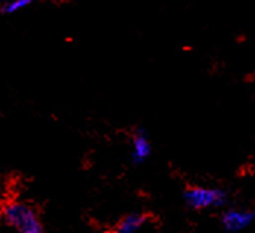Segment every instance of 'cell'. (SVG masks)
Returning a JSON list of instances; mask_svg holds the SVG:
<instances>
[{"label":"cell","instance_id":"6da1fadb","mask_svg":"<svg viewBox=\"0 0 255 233\" xmlns=\"http://www.w3.org/2000/svg\"><path fill=\"white\" fill-rule=\"evenodd\" d=\"M1 223L18 233H44V222L38 210L25 201H7L0 208Z\"/></svg>","mask_w":255,"mask_h":233},{"label":"cell","instance_id":"3957f363","mask_svg":"<svg viewBox=\"0 0 255 233\" xmlns=\"http://www.w3.org/2000/svg\"><path fill=\"white\" fill-rule=\"evenodd\" d=\"M153 150V141L148 130L142 125L133 126L130 130V163L136 167L144 166L151 158Z\"/></svg>","mask_w":255,"mask_h":233},{"label":"cell","instance_id":"277c9868","mask_svg":"<svg viewBox=\"0 0 255 233\" xmlns=\"http://www.w3.org/2000/svg\"><path fill=\"white\" fill-rule=\"evenodd\" d=\"M255 222V210L244 207H225L220 213V225L228 233L245 231Z\"/></svg>","mask_w":255,"mask_h":233},{"label":"cell","instance_id":"7a4b0ae2","mask_svg":"<svg viewBox=\"0 0 255 233\" xmlns=\"http://www.w3.org/2000/svg\"><path fill=\"white\" fill-rule=\"evenodd\" d=\"M182 200L186 208L192 211L223 210L230 204V194L223 188L188 185L182 192Z\"/></svg>","mask_w":255,"mask_h":233},{"label":"cell","instance_id":"8992f818","mask_svg":"<svg viewBox=\"0 0 255 233\" xmlns=\"http://www.w3.org/2000/svg\"><path fill=\"white\" fill-rule=\"evenodd\" d=\"M37 0H1L0 1V15L9 16L18 12H22L31 7Z\"/></svg>","mask_w":255,"mask_h":233},{"label":"cell","instance_id":"5b68a950","mask_svg":"<svg viewBox=\"0 0 255 233\" xmlns=\"http://www.w3.org/2000/svg\"><path fill=\"white\" fill-rule=\"evenodd\" d=\"M150 214L147 213H139V211H133V213H128L127 216H124L115 226V232L116 233H135L141 231L142 228H145L150 222Z\"/></svg>","mask_w":255,"mask_h":233}]
</instances>
